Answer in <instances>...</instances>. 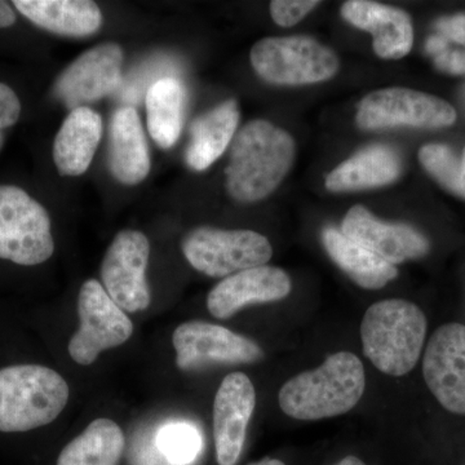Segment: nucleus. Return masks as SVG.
Instances as JSON below:
<instances>
[{
	"instance_id": "obj_1",
	"label": "nucleus",
	"mask_w": 465,
	"mask_h": 465,
	"mask_svg": "<svg viewBox=\"0 0 465 465\" xmlns=\"http://www.w3.org/2000/svg\"><path fill=\"white\" fill-rule=\"evenodd\" d=\"M295 152V142L282 128L262 119L250 122L232 139L226 192L242 203L264 200L289 173Z\"/></svg>"
},
{
	"instance_id": "obj_2",
	"label": "nucleus",
	"mask_w": 465,
	"mask_h": 465,
	"mask_svg": "<svg viewBox=\"0 0 465 465\" xmlns=\"http://www.w3.org/2000/svg\"><path fill=\"white\" fill-rule=\"evenodd\" d=\"M365 369L356 354L339 351L323 365L284 382L278 402L284 414L298 420H321L347 414L362 399Z\"/></svg>"
},
{
	"instance_id": "obj_3",
	"label": "nucleus",
	"mask_w": 465,
	"mask_h": 465,
	"mask_svg": "<svg viewBox=\"0 0 465 465\" xmlns=\"http://www.w3.org/2000/svg\"><path fill=\"white\" fill-rule=\"evenodd\" d=\"M425 335L423 312L402 299L375 302L361 323L363 353L376 369L396 378L414 369L423 351Z\"/></svg>"
},
{
	"instance_id": "obj_4",
	"label": "nucleus",
	"mask_w": 465,
	"mask_h": 465,
	"mask_svg": "<svg viewBox=\"0 0 465 465\" xmlns=\"http://www.w3.org/2000/svg\"><path fill=\"white\" fill-rule=\"evenodd\" d=\"M65 379L50 367L0 369V432H27L56 420L69 401Z\"/></svg>"
},
{
	"instance_id": "obj_5",
	"label": "nucleus",
	"mask_w": 465,
	"mask_h": 465,
	"mask_svg": "<svg viewBox=\"0 0 465 465\" xmlns=\"http://www.w3.org/2000/svg\"><path fill=\"white\" fill-rule=\"evenodd\" d=\"M251 64L264 81L300 85L329 81L339 72L335 52L309 36H272L256 43Z\"/></svg>"
},
{
	"instance_id": "obj_6",
	"label": "nucleus",
	"mask_w": 465,
	"mask_h": 465,
	"mask_svg": "<svg viewBox=\"0 0 465 465\" xmlns=\"http://www.w3.org/2000/svg\"><path fill=\"white\" fill-rule=\"evenodd\" d=\"M47 210L15 185H0V259L17 265L43 264L54 255Z\"/></svg>"
},
{
	"instance_id": "obj_7",
	"label": "nucleus",
	"mask_w": 465,
	"mask_h": 465,
	"mask_svg": "<svg viewBox=\"0 0 465 465\" xmlns=\"http://www.w3.org/2000/svg\"><path fill=\"white\" fill-rule=\"evenodd\" d=\"M183 256L193 268L213 278H226L265 265L273 249L264 235L252 231H223L200 226L183 237Z\"/></svg>"
},
{
	"instance_id": "obj_8",
	"label": "nucleus",
	"mask_w": 465,
	"mask_h": 465,
	"mask_svg": "<svg viewBox=\"0 0 465 465\" xmlns=\"http://www.w3.org/2000/svg\"><path fill=\"white\" fill-rule=\"evenodd\" d=\"M78 316L81 324L67 348L78 365H92L101 351L119 347L133 336V321L110 299L99 281L88 280L82 284Z\"/></svg>"
},
{
	"instance_id": "obj_9",
	"label": "nucleus",
	"mask_w": 465,
	"mask_h": 465,
	"mask_svg": "<svg viewBox=\"0 0 465 465\" xmlns=\"http://www.w3.org/2000/svg\"><path fill=\"white\" fill-rule=\"evenodd\" d=\"M457 116L448 101L410 88L391 87L367 94L358 105L356 122L362 130L396 125L443 128L454 124Z\"/></svg>"
},
{
	"instance_id": "obj_10",
	"label": "nucleus",
	"mask_w": 465,
	"mask_h": 465,
	"mask_svg": "<svg viewBox=\"0 0 465 465\" xmlns=\"http://www.w3.org/2000/svg\"><path fill=\"white\" fill-rule=\"evenodd\" d=\"M149 256V240L136 231L119 232L104 256L103 287L124 313L145 311L152 302L146 282Z\"/></svg>"
},
{
	"instance_id": "obj_11",
	"label": "nucleus",
	"mask_w": 465,
	"mask_h": 465,
	"mask_svg": "<svg viewBox=\"0 0 465 465\" xmlns=\"http://www.w3.org/2000/svg\"><path fill=\"white\" fill-rule=\"evenodd\" d=\"M173 342L176 365L183 371L213 363L249 365L264 358V351L255 341L204 321L180 324L174 330Z\"/></svg>"
},
{
	"instance_id": "obj_12",
	"label": "nucleus",
	"mask_w": 465,
	"mask_h": 465,
	"mask_svg": "<svg viewBox=\"0 0 465 465\" xmlns=\"http://www.w3.org/2000/svg\"><path fill=\"white\" fill-rule=\"evenodd\" d=\"M425 384L449 412L465 415V326L448 323L434 331L423 358Z\"/></svg>"
},
{
	"instance_id": "obj_13",
	"label": "nucleus",
	"mask_w": 465,
	"mask_h": 465,
	"mask_svg": "<svg viewBox=\"0 0 465 465\" xmlns=\"http://www.w3.org/2000/svg\"><path fill=\"white\" fill-rule=\"evenodd\" d=\"M124 60L121 45H96L61 73L54 84V94L72 110L103 99L121 84Z\"/></svg>"
},
{
	"instance_id": "obj_14",
	"label": "nucleus",
	"mask_w": 465,
	"mask_h": 465,
	"mask_svg": "<svg viewBox=\"0 0 465 465\" xmlns=\"http://www.w3.org/2000/svg\"><path fill=\"white\" fill-rule=\"evenodd\" d=\"M255 406V387L249 376L243 372L225 376L213 401V439L219 465H235L240 460Z\"/></svg>"
},
{
	"instance_id": "obj_15",
	"label": "nucleus",
	"mask_w": 465,
	"mask_h": 465,
	"mask_svg": "<svg viewBox=\"0 0 465 465\" xmlns=\"http://www.w3.org/2000/svg\"><path fill=\"white\" fill-rule=\"evenodd\" d=\"M341 232L391 265L430 252V241L420 232L410 225L381 222L360 204L348 211Z\"/></svg>"
},
{
	"instance_id": "obj_16",
	"label": "nucleus",
	"mask_w": 465,
	"mask_h": 465,
	"mask_svg": "<svg viewBox=\"0 0 465 465\" xmlns=\"http://www.w3.org/2000/svg\"><path fill=\"white\" fill-rule=\"evenodd\" d=\"M289 274L275 266H256L229 275L207 296V309L217 320H228L251 304L278 302L290 295Z\"/></svg>"
},
{
	"instance_id": "obj_17",
	"label": "nucleus",
	"mask_w": 465,
	"mask_h": 465,
	"mask_svg": "<svg viewBox=\"0 0 465 465\" xmlns=\"http://www.w3.org/2000/svg\"><path fill=\"white\" fill-rule=\"evenodd\" d=\"M341 15L351 25L372 34V47L379 57L399 60L411 51L414 27L402 9L367 0H349L342 5Z\"/></svg>"
},
{
	"instance_id": "obj_18",
	"label": "nucleus",
	"mask_w": 465,
	"mask_h": 465,
	"mask_svg": "<svg viewBox=\"0 0 465 465\" xmlns=\"http://www.w3.org/2000/svg\"><path fill=\"white\" fill-rule=\"evenodd\" d=\"M109 167L124 185H136L150 173V154L142 121L133 106L116 110L110 124Z\"/></svg>"
},
{
	"instance_id": "obj_19",
	"label": "nucleus",
	"mask_w": 465,
	"mask_h": 465,
	"mask_svg": "<svg viewBox=\"0 0 465 465\" xmlns=\"http://www.w3.org/2000/svg\"><path fill=\"white\" fill-rule=\"evenodd\" d=\"M103 134L99 113L87 106L66 116L54 143V162L63 176H79L88 170Z\"/></svg>"
},
{
	"instance_id": "obj_20",
	"label": "nucleus",
	"mask_w": 465,
	"mask_h": 465,
	"mask_svg": "<svg viewBox=\"0 0 465 465\" xmlns=\"http://www.w3.org/2000/svg\"><path fill=\"white\" fill-rule=\"evenodd\" d=\"M12 5L34 25L58 35L82 36L99 32L103 14L90 0H15Z\"/></svg>"
},
{
	"instance_id": "obj_21",
	"label": "nucleus",
	"mask_w": 465,
	"mask_h": 465,
	"mask_svg": "<svg viewBox=\"0 0 465 465\" xmlns=\"http://www.w3.org/2000/svg\"><path fill=\"white\" fill-rule=\"evenodd\" d=\"M402 173L400 155L388 146L376 145L357 153L326 177L330 192H354L396 182Z\"/></svg>"
},
{
	"instance_id": "obj_22",
	"label": "nucleus",
	"mask_w": 465,
	"mask_h": 465,
	"mask_svg": "<svg viewBox=\"0 0 465 465\" xmlns=\"http://www.w3.org/2000/svg\"><path fill=\"white\" fill-rule=\"evenodd\" d=\"M240 124V110L234 100L201 115L191 128V143L185 153L186 164L193 171L207 170L222 157L234 139Z\"/></svg>"
},
{
	"instance_id": "obj_23",
	"label": "nucleus",
	"mask_w": 465,
	"mask_h": 465,
	"mask_svg": "<svg viewBox=\"0 0 465 465\" xmlns=\"http://www.w3.org/2000/svg\"><path fill=\"white\" fill-rule=\"evenodd\" d=\"M322 242L333 262L362 289L381 290L399 275L396 266L351 241L338 229H324Z\"/></svg>"
},
{
	"instance_id": "obj_24",
	"label": "nucleus",
	"mask_w": 465,
	"mask_h": 465,
	"mask_svg": "<svg viewBox=\"0 0 465 465\" xmlns=\"http://www.w3.org/2000/svg\"><path fill=\"white\" fill-rule=\"evenodd\" d=\"M124 445V430L115 421L96 419L61 450L57 465H119Z\"/></svg>"
},
{
	"instance_id": "obj_25",
	"label": "nucleus",
	"mask_w": 465,
	"mask_h": 465,
	"mask_svg": "<svg viewBox=\"0 0 465 465\" xmlns=\"http://www.w3.org/2000/svg\"><path fill=\"white\" fill-rule=\"evenodd\" d=\"M148 130L159 148L170 149L183 130L185 91L177 79H158L146 92Z\"/></svg>"
},
{
	"instance_id": "obj_26",
	"label": "nucleus",
	"mask_w": 465,
	"mask_h": 465,
	"mask_svg": "<svg viewBox=\"0 0 465 465\" xmlns=\"http://www.w3.org/2000/svg\"><path fill=\"white\" fill-rule=\"evenodd\" d=\"M159 451L174 465L191 464L201 451L202 440L197 430L189 424H170L157 436Z\"/></svg>"
},
{
	"instance_id": "obj_27",
	"label": "nucleus",
	"mask_w": 465,
	"mask_h": 465,
	"mask_svg": "<svg viewBox=\"0 0 465 465\" xmlns=\"http://www.w3.org/2000/svg\"><path fill=\"white\" fill-rule=\"evenodd\" d=\"M419 161L428 173L446 191L452 193L460 159L443 143H428L419 152Z\"/></svg>"
},
{
	"instance_id": "obj_28",
	"label": "nucleus",
	"mask_w": 465,
	"mask_h": 465,
	"mask_svg": "<svg viewBox=\"0 0 465 465\" xmlns=\"http://www.w3.org/2000/svg\"><path fill=\"white\" fill-rule=\"evenodd\" d=\"M318 5L317 0H273L269 9L275 24L289 27L300 23Z\"/></svg>"
},
{
	"instance_id": "obj_29",
	"label": "nucleus",
	"mask_w": 465,
	"mask_h": 465,
	"mask_svg": "<svg viewBox=\"0 0 465 465\" xmlns=\"http://www.w3.org/2000/svg\"><path fill=\"white\" fill-rule=\"evenodd\" d=\"M21 115V103L16 92L0 82V131L17 124Z\"/></svg>"
},
{
	"instance_id": "obj_30",
	"label": "nucleus",
	"mask_w": 465,
	"mask_h": 465,
	"mask_svg": "<svg viewBox=\"0 0 465 465\" xmlns=\"http://www.w3.org/2000/svg\"><path fill=\"white\" fill-rule=\"evenodd\" d=\"M434 65L440 72L452 75L465 74V51H451L449 45L433 54Z\"/></svg>"
},
{
	"instance_id": "obj_31",
	"label": "nucleus",
	"mask_w": 465,
	"mask_h": 465,
	"mask_svg": "<svg viewBox=\"0 0 465 465\" xmlns=\"http://www.w3.org/2000/svg\"><path fill=\"white\" fill-rule=\"evenodd\" d=\"M436 29L446 41L465 45V15L440 18L436 23Z\"/></svg>"
},
{
	"instance_id": "obj_32",
	"label": "nucleus",
	"mask_w": 465,
	"mask_h": 465,
	"mask_svg": "<svg viewBox=\"0 0 465 465\" xmlns=\"http://www.w3.org/2000/svg\"><path fill=\"white\" fill-rule=\"evenodd\" d=\"M452 194L458 195V197L465 200V149L463 150V155H461L460 162H459Z\"/></svg>"
},
{
	"instance_id": "obj_33",
	"label": "nucleus",
	"mask_w": 465,
	"mask_h": 465,
	"mask_svg": "<svg viewBox=\"0 0 465 465\" xmlns=\"http://www.w3.org/2000/svg\"><path fill=\"white\" fill-rule=\"evenodd\" d=\"M17 17L12 5L7 2H0V29L11 27L16 23Z\"/></svg>"
},
{
	"instance_id": "obj_34",
	"label": "nucleus",
	"mask_w": 465,
	"mask_h": 465,
	"mask_svg": "<svg viewBox=\"0 0 465 465\" xmlns=\"http://www.w3.org/2000/svg\"><path fill=\"white\" fill-rule=\"evenodd\" d=\"M335 465H366L363 463L361 459H358L356 457H347L342 459V460L339 461V463H336Z\"/></svg>"
},
{
	"instance_id": "obj_35",
	"label": "nucleus",
	"mask_w": 465,
	"mask_h": 465,
	"mask_svg": "<svg viewBox=\"0 0 465 465\" xmlns=\"http://www.w3.org/2000/svg\"><path fill=\"white\" fill-rule=\"evenodd\" d=\"M250 465H286L283 461L278 460V459L264 458L262 460L255 461V463Z\"/></svg>"
},
{
	"instance_id": "obj_36",
	"label": "nucleus",
	"mask_w": 465,
	"mask_h": 465,
	"mask_svg": "<svg viewBox=\"0 0 465 465\" xmlns=\"http://www.w3.org/2000/svg\"><path fill=\"white\" fill-rule=\"evenodd\" d=\"M5 134H3L2 131H0V150H2L3 145H5Z\"/></svg>"
}]
</instances>
